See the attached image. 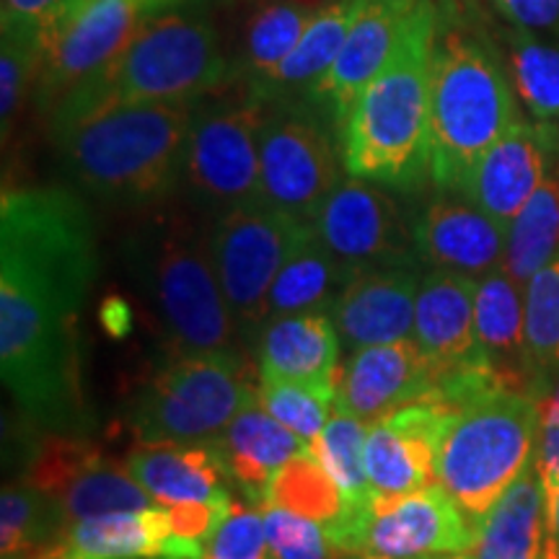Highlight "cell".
<instances>
[{"label":"cell","instance_id":"49","mask_svg":"<svg viewBox=\"0 0 559 559\" xmlns=\"http://www.w3.org/2000/svg\"><path fill=\"white\" fill-rule=\"evenodd\" d=\"M151 5H160V3H171V0H148Z\"/></svg>","mask_w":559,"mask_h":559},{"label":"cell","instance_id":"3","mask_svg":"<svg viewBox=\"0 0 559 559\" xmlns=\"http://www.w3.org/2000/svg\"><path fill=\"white\" fill-rule=\"evenodd\" d=\"M438 32L432 0H417L400 47L368 83L340 128L349 177L394 190L430 179V62Z\"/></svg>","mask_w":559,"mask_h":559},{"label":"cell","instance_id":"5","mask_svg":"<svg viewBox=\"0 0 559 559\" xmlns=\"http://www.w3.org/2000/svg\"><path fill=\"white\" fill-rule=\"evenodd\" d=\"M234 81L236 70L223 58L207 13L190 0H171L151 9L115 66L68 96L47 120L52 130L120 104L200 102Z\"/></svg>","mask_w":559,"mask_h":559},{"label":"cell","instance_id":"30","mask_svg":"<svg viewBox=\"0 0 559 559\" xmlns=\"http://www.w3.org/2000/svg\"><path fill=\"white\" fill-rule=\"evenodd\" d=\"M559 254V177H547L513 223L508 226L506 260L508 272L521 288Z\"/></svg>","mask_w":559,"mask_h":559},{"label":"cell","instance_id":"17","mask_svg":"<svg viewBox=\"0 0 559 559\" xmlns=\"http://www.w3.org/2000/svg\"><path fill=\"white\" fill-rule=\"evenodd\" d=\"M415 5L417 0H366L330 73L304 99L332 122L337 138L353 104L400 47Z\"/></svg>","mask_w":559,"mask_h":559},{"label":"cell","instance_id":"8","mask_svg":"<svg viewBox=\"0 0 559 559\" xmlns=\"http://www.w3.org/2000/svg\"><path fill=\"white\" fill-rule=\"evenodd\" d=\"M257 396L241 353L177 355L138 391L130 425L140 443L210 445Z\"/></svg>","mask_w":559,"mask_h":559},{"label":"cell","instance_id":"14","mask_svg":"<svg viewBox=\"0 0 559 559\" xmlns=\"http://www.w3.org/2000/svg\"><path fill=\"white\" fill-rule=\"evenodd\" d=\"M474 544V521L440 485L415 492L373 495L366 526L353 555L360 559H423L466 555Z\"/></svg>","mask_w":559,"mask_h":559},{"label":"cell","instance_id":"38","mask_svg":"<svg viewBox=\"0 0 559 559\" xmlns=\"http://www.w3.org/2000/svg\"><path fill=\"white\" fill-rule=\"evenodd\" d=\"M0 29H3V45H0V124H3V140H9L26 88H29V83H37L41 34L24 29V26H0Z\"/></svg>","mask_w":559,"mask_h":559},{"label":"cell","instance_id":"31","mask_svg":"<svg viewBox=\"0 0 559 559\" xmlns=\"http://www.w3.org/2000/svg\"><path fill=\"white\" fill-rule=\"evenodd\" d=\"M66 531L60 506L32 481H11L0 495V551L3 557L34 555L50 559Z\"/></svg>","mask_w":559,"mask_h":559},{"label":"cell","instance_id":"20","mask_svg":"<svg viewBox=\"0 0 559 559\" xmlns=\"http://www.w3.org/2000/svg\"><path fill=\"white\" fill-rule=\"evenodd\" d=\"M419 280L417 264L360 270L347 277L330 317L349 353L412 340Z\"/></svg>","mask_w":559,"mask_h":559},{"label":"cell","instance_id":"2","mask_svg":"<svg viewBox=\"0 0 559 559\" xmlns=\"http://www.w3.org/2000/svg\"><path fill=\"white\" fill-rule=\"evenodd\" d=\"M521 122L510 68L485 16L440 19L430 62V181L459 192L481 153Z\"/></svg>","mask_w":559,"mask_h":559},{"label":"cell","instance_id":"10","mask_svg":"<svg viewBox=\"0 0 559 559\" xmlns=\"http://www.w3.org/2000/svg\"><path fill=\"white\" fill-rule=\"evenodd\" d=\"M267 104L243 88L241 99L194 107L187 138L185 185L210 213L262 200L260 130Z\"/></svg>","mask_w":559,"mask_h":559},{"label":"cell","instance_id":"34","mask_svg":"<svg viewBox=\"0 0 559 559\" xmlns=\"http://www.w3.org/2000/svg\"><path fill=\"white\" fill-rule=\"evenodd\" d=\"M526 370L534 394L549 391L559 373V254L528 280L526 290Z\"/></svg>","mask_w":559,"mask_h":559},{"label":"cell","instance_id":"11","mask_svg":"<svg viewBox=\"0 0 559 559\" xmlns=\"http://www.w3.org/2000/svg\"><path fill=\"white\" fill-rule=\"evenodd\" d=\"M342 160L324 115L304 99L267 102L260 130L262 200L313 223L342 181Z\"/></svg>","mask_w":559,"mask_h":559},{"label":"cell","instance_id":"26","mask_svg":"<svg viewBox=\"0 0 559 559\" xmlns=\"http://www.w3.org/2000/svg\"><path fill=\"white\" fill-rule=\"evenodd\" d=\"M362 5H366V0H334V3L319 9L313 13L311 24L306 26L296 50L285 58L283 66L270 79L251 86V94L264 104L306 99L311 88L330 73Z\"/></svg>","mask_w":559,"mask_h":559},{"label":"cell","instance_id":"28","mask_svg":"<svg viewBox=\"0 0 559 559\" xmlns=\"http://www.w3.org/2000/svg\"><path fill=\"white\" fill-rule=\"evenodd\" d=\"M523 290L506 270L498 267L479 280L477 309H474V330L477 347L492 362L498 373L513 386L531 389L526 370V298Z\"/></svg>","mask_w":559,"mask_h":559},{"label":"cell","instance_id":"24","mask_svg":"<svg viewBox=\"0 0 559 559\" xmlns=\"http://www.w3.org/2000/svg\"><path fill=\"white\" fill-rule=\"evenodd\" d=\"M124 466L156 506L230 498L228 474L213 445L140 443L128 453Z\"/></svg>","mask_w":559,"mask_h":559},{"label":"cell","instance_id":"36","mask_svg":"<svg viewBox=\"0 0 559 559\" xmlns=\"http://www.w3.org/2000/svg\"><path fill=\"white\" fill-rule=\"evenodd\" d=\"M262 506L285 508L290 513L321 523L324 528L334 526L347 508L337 481L324 469V464L313 456L311 449H306L280 466L270 481Z\"/></svg>","mask_w":559,"mask_h":559},{"label":"cell","instance_id":"50","mask_svg":"<svg viewBox=\"0 0 559 559\" xmlns=\"http://www.w3.org/2000/svg\"><path fill=\"white\" fill-rule=\"evenodd\" d=\"M539 559H547V557H544V555H542V557H539Z\"/></svg>","mask_w":559,"mask_h":559},{"label":"cell","instance_id":"4","mask_svg":"<svg viewBox=\"0 0 559 559\" xmlns=\"http://www.w3.org/2000/svg\"><path fill=\"white\" fill-rule=\"evenodd\" d=\"M198 102L120 104L52 128L66 169L94 198L153 205L185 181Z\"/></svg>","mask_w":559,"mask_h":559},{"label":"cell","instance_id":"45","mask_svg":"<svg viewBox=\"0 0 559 559\" xmlns=\"http://www.w3.org/2000/svg\"><path fill=\"white\" fill-rule=\"evenodd\" d=\"M544 557H559V489L547 498L544 508Z\"/></svg>","mask_w":559,"mask_h":559},{"label":"cell","instance_id":"46","mask_svg":"<svg viewBox=\"0 0 559 559\" xmlns=\"http://www.w3.org/2000/svg\"><path fill=\"white\" fill-rule=\"evenodd\" d=\"M440 19H469L485 16L487 0H432Z\"/></svg>","mask_w":559,"mask_h":559},{"label":"cell","instance_id":"18","mask_svg":"<svg viewBox=\"0 0 559 559\" xmlns=\"http://www.w3.org/2000/svg\"><path fill=\"white\" fill-rule=\"evenodd\" d=\"M557 151L555 122H519L481 153L459 194L510 226L547 179Z\"/></svg>","mask_w":559,"mask_h":559},{"label":"cell","instance_id":"32","mask_svg":"<svg viewBox=\"0 0 559 559\" xmlns=\"http://www.w3.org/2000/svg\"><path fill=\"white\" fill-rule=\"evenodd\" d=\"M52 500L60 506L66 528L70 523L94 519V515L156 506V500L128 472V466L117 464L115 459H107L104 453L81 474H75Z\"/></svg>","mask_w":559,"mask_h":559},{"label":"cell","instance_id":"15","mask_svg":"<svg viewBox=\"0 0 559 559\" xmlns=\"http://www.w3.org/2000/svg\"><path fill=\"white\" fill-rule=\"evenodd\" d=\"M456 409L419 402L368 425L366 472L373 495L438 485V451Z\"/></svg>","mask_w":559,"mask_h":559},{"label":"cell","instance_id":"40","mask_svg":"<svg viewBox=\"0 0 559 559\" xmlns=\"http://www.w3.org/2000/svg\"><path fill=\"white\" fill-rule=\"evenodd\" d=\"M202 559H270L262 508L234 502L228 519L207 539Z\"/></svg>","mask_w":559,"mask_h":559},{"label":"cell","instance_id":"51","mask_svg":"<svg viewBox=\"0 0 559 559\" xmlns=\"http://www.w3.org/2000/svg\"><path fill=\"white\" fill-rule=\"evenodd\" d=\"M557 559H559V557H557Z\"/></svg>","mask_w":559,"mask_h":559},{"label":"cell","instance_id":"44","mask_svg":"<svg viewBox=\"0 0 559 559\" xmlns=\"http://www.w3.org/2000/svg\"><path fill=\"white\" fill-rule=\"evenodd\" d=\"M536 472L544 485V500L559 489V409L542 402L539 443H536Z\"/></svg>","mask_w":559,"mask_h":559},{"label":"cell","instance_id":"9","mask_svg":"<svg viewBox=\"0 0 559 559\" xmlns=\"http://www.w3.org/2000/svg\"><path fill=\"white\" fill-rule=\"evenodd\" d=\"M313 223L257 200L215 218L207 230L210 254L239 337L251 347L267 324V300L275 277Z\"/></svg>","mask_w":559,"mask_h":559},{"label":"cell","instance_id":"22","mask_svg":"<svg viewBox=\"0 0 559 559\" xmlns=\"http://www.w3.org/2000/svg\"><path fill=\"white\" fill-rule=\"evenodd\" d=\"M260 381H293L337 389L340 332L330 313L272 317L257 340Z\"/></svg>","mask_w":559,"mask_h":559},{"label":"cell","instance_id":"33","mask_svg":"<svg viewBox=\"0 0 559 559\" xmlns=\"http://www.w3.org/2000/svg\"><path fill=\"white\" fill-rule=\"evenodd\" d=\"M313 9L309 3H272L251 19L247 39H243V50L239 66H234L236 79L243 81V86L251 88L264 79H270L275 70L283 66L285 58L296 50V45L304 37L306 26L311 24Z\"/></svg>","mask_w":559,"mask_h":559},{"label":"cell","instance_id":"47","mask_svg":"<svg viewBox=\"0 0 559 559\" xmlns=\"http://www.w3.org/2000/svg\"><path fill=\"white\" fill-rule=\"evenodd\" d=\"M423 559H472L469 555H440V557H423Z\"/></svg>","mask_w":559,"mask_h":559},{"label":"cell","instance_id":"43","mask_svg":"<svg viewBox=\"0 0 559 559\" xmlns=\"http://www.w3.org/2000/svg\"><path fill=\"white\" fill-rule=\"evenodd\" d=\"M83 3V0H3L0 9V26H24L45 34L60 16L70 9Z\"/></svg>","mask_w":559,"mask_h":559},{"label":"cell","instance_id":"42","mask_svg":"<svg viewBox=\"0 0 559 559\" xmlns=\"http://www.w3.org/2000/svg\"><path fill=\"white\" fill-rule=\"evenodd\" d=\"M508 26L559 39V0H487Z\"/></svg>","mask_w":559,"mask_h":559},{"label":"cell","instance_id":"25","mask_svg":"<svg viewBox=\"0 0 559 559\" xmlns=\"http://www.w3.org/2000/svg\"><path fill=\"white\" fill-rule=\"evenodd\" d=\"M171 521L164 506L94 515L62 531L50 559H166Z\"/></svg>","mask_w":559,"mask_h":559},{"label":"cell","instance_id":"29","mask_svg":"<svg viewBox=\"0 0 559 559\" xmlns=\"http://www.w3.org/2000/svg\"><path fill=\"white\" fill-rule=\"evenodd\" d=\"M347 272L334 260L332 251L319 239L317 228L298 243L290 260L283 264L270 288V317L324 311L330 313L340 290L345 288Z\"/></svg>","mask_w":559,"mask_h":559},{"label":"cell","instance_id":"13","mask_svg":"<svg viewBox=\"0 0 559 559\" xmlns=\"http://www.w3.org/2000/svg\"><path fill=\"white\" fill-rule=\"evenodd\" d=\"M313 228L347 275L419 262L415 228L407 226L394 194L376 181L342 179L321 205Z\"/></svg>","mask_w":559,"mask_h":559},{"label":"cell","instance_id":"23","mask_svg":"<svg viewBox=\"0 0 559 559\" xmlns=\"http://www.w3.org/2000/svg\"><path fill=\"white\" fill-rule=\"evenodd\" d=\"M228 481L241 489L251 506L260 508L272 477L285 461L311 449L304 438L280 425L260 404V396L249 402L230 425L213 440Z\"/></svg>","mask_w":559,"mask_h":559},{"label":"cell","instance_id":"7","mask_svg":"<svg viewBox=\"0 0 559 559\" xmlns=\"http://www.w3.org/2000/svg\"><path fill=\"white\" fill-rule=\"evenodd\" d=\"M542 396L498 389L456 409L438 451V485L477 523L534 464Z\"/></svg>","mask_w":559,"mask_h":559},{"label":"cell","instance_id":"12","mask_svg":"<svg viewBox=\"0 0 559 559\" xmlns=\"http://www.w3.org/2000/svg\"><path fill=\"white\" fill-rule=\"evenodd\" d=\"M156 9L148 0H83L41 34L37 107L50 117L68 96L94 83L128 50Z\"/></svg>","mask_w":559,"mask_h":559},{"label":"cell","instance_id":"27","mask_svg":"<svg viewBox=\"0 0 559 559\" xmlns=\"http://www.w3.org/2000/svg\"><path fill=\"white\" fill-rule=\"evenodd\" d=\"M544 485L531 464L474 523L472 559H539L544 549Z\"/></svg>","mask_w":559,"mask_h":559},{"label":"cell","instance_id":"35","mask_svg":"<svg viewBox=\"0 0 559 559\" xmlns=\"http://www.w3.org/2000/svg\"><path fill=\"white\" fill-rule=\"evenodd\" d=\"M510 79L536 122L559 117V39L508 26Z\"/></svg>","mask_w":559,"mask_h":559},{"label":"cell","instance_id":"41","mask_svg":"<svg viewBox=\"0 0 559 559\" xmlns=\"http://www.w3.org/2000/svg\"><path fill=\"white\" fill-rule=\"evenodd\" d=\"M234 500L221 498V500H194V502H177L169 506V521H171V534L181 542L198 544L205 547L210 536L215 534V528L228 519Z\"/></svg>","mask_w":559,"mask_h":559},{"label":"cell","instance_id":"21","mask_svg":"<svg viewBox=\"0 0 559 559\" xmlns=\"http://www.w3.org/2000/svg\"><path fill=\"white\" fill-rule=\"evenodd\" d=\"M477 285L479 280L445 270H432L419 280L412 340L436 366L438 383L453 370L487 360L477 347V330H474Z\"/></svg>","mask_w":559,"mask_h":559},{"label":"cell","instance_id":"6","mask_svg":"<svg viewBox=\"0 0 559 559\" xmlns=\"http://www.w3.org/2000/svg\"><path fill=\"white\" fill-rule=\"evenodd\" d=\"M128 260L158 321L169 358L241 353L210 241L192 223H151L130 241Z\"/></svg>","mask_w":559,"mask_h":559},{"label":"cell","instance_id":"19","mask_svg":"<svg viewBox=\"0 0 559 559\" xmlns=\"http://www.w3.org/2000/svg\"><path fill=\"white\" fill-rule=\"evenodd\" d=\"M415 249L430 270L481 280L502 267L508 226L459 192H445L415 221Z\"/></svg>","mask_w":559,"mask_h":559},{"label":"cell","instance_id":"16","mask_svg":"<svg viewBox=\"0 0 559 559\" xmlns=\"http://www.w3.org/2000/svg\"><path fill=\"white\" fill-rule=\"evenodd\" d=\"M438 373L415 340L355 349L340 370L334 404L376 423L419 402H436Z\"/></svg>","mask_w":559,"mask_h":559},{"label":"cell","instance_id":"39","mask_svg":"<svg viewBox=\"0 0 559 559\" xmlns=\"http://www.w3.org/2000/svg\"><path fill=\"white\" fill-rule=\"evenodd\" d=\"M267 528L270 559H332L334 544L321 523L285 508L260 506Z\"/></svg>","mask_w":559,"mask_h":559},{"label":"cell","instance_id":"1","mask_svg":"<svg viewBox=\"0 0 559 559\" xmlns=\"http://www.w3.org/2000/svg\"><path fill=\"white\" fill-rule=\"evenodd\" d=\"M94 221L62 187L0 198V370L34 428H86L79 317L96 280Z\"/></svg>","mask_w":559,"mask_h":559},{"label":"cell","instance_id":"37","mask_svg":"<svg viewBox=\"0 0 559 559\" xmlns=\"http://www.w3.org/2000/svg\"><path fill=\"white\" fill-rule=\"evenodd\" d=\"M337 389L309 386V383L293 381H260V404L277 419L280 425L296 432L306 443H313L334 409Z\"/></svg>","mask_w":559,"mask_h":559},{"label":"cell","instance_id":"48","mask_svg":"<svg viewBox=\"0 0 559 559\" xmlns=\"http://www.w3.org/2000/svg\"><path fill=\"white\" fill-rule=\"evenodd\" d=\"M3 559H39V557H34V555H16V557H3Z\"/></svg>","mask_w":559,"mask_h":559}]
</instances>
